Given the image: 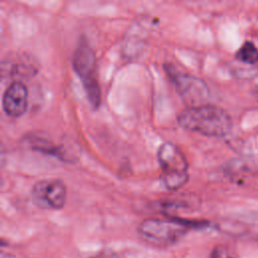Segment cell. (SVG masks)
I'll use <instances>...</instances> for the list:
<instances>
[{
    "instance_id": "12",
    "label": "cell",
    "mask_w": 258,
    "mask_h": 258,
    "mask_svg": "<svg viewBox=\"0 0 258 258\" xmlns=\"http://www.w3.org/2000/svg\"><path fill=\"white\" fill-rule=\"evenodd\" d=\"M0 258H16V257L11 254H8V253H1Z\"/></svg>"
},
{
    "instance_id": "5",
    "label": "cell",
    "mask_w": 258,
    "mask_h": 258,
    "mask_svg": "<svg viewBox=\"0 0 258 258\" xmlns=\"http://www.w3.org/2000/svg\"><path fill=\"white\" fill-rule=\"evenodd\" d=\"M165 71L177 93L188 107L205 104L209 97V88L202 79L179 72L172 64H166Z\"/></svg>"
},
{
    "instance_id": "3",
    "label": "cell",
    "mask_w": 258,
    "mask_h": 258,
    "mask_svg": "<svg viewBox=\"0 0 258 258\" xmlns=\"http://www.w3.org/2000/svg\"><path fill=\"white\" fill-rule=\"evenodd\" d=\"M73 69L82 81L91 105L98 108L101 104V88L97 78V58L94 49L87 41H80L73 54Z\"/></svg>"
},
{
    "instance_id": "2",
    "label": "cell",
    "mask_w": 258,
    "mask_h": 258,
    "mask_svg": "<svg viewBox=\"0 0 258 258\" xmlns=\"http://www.w3.org/2000/svg\"><path fill=\"white\" fill-rule=\"evenodd\" d=\"M209 225L206 221H191L180 218H148L138 227L140 237L150 245L169 247L176 244L191 229H202Z\"/></svg>"
},
{
    "instance_id": "6",
    "label": "cell",
    "mask_w": 258,
    "mask_h": 258,
    "mask_svg": "<svg viewBox=\"0 0 258 258\" xmlns=\"http://www.w3.org/2000/svg\"><path fill=\"white\" fill-rule=\"evenodd\" d=\"M31 198L37 208L59 210L66 204L67 187L58 178L40 179L33 184Z\"/></svg>"
},
{
    "instance_id": "1",
    "label": "cell",
    "mask_w": 258,
    "mask_h": 258,
    "mask_svg": "<svg viewBox=\"0 0 258 258\" xmlns=\"http://www.w3.org/2000/svg\"><path fill=\"white\" fill-rule=\"evenodd\" d=\"M176 120L181 128L209 137H224L233 126L231 117L224 109L210 104L187 107L177 115Z\"/></svg>"
},
{
    "instance_id": "11",
    "label": "cell",
    "mask_w": 258,
    "mask_h": 258,
    "mask_svg": "<svg viewBox=\"0 0 258 258\" xmlns=\"http://www.w3.org/2000/svg\"><path fill=\"white\" fill-rule=\"evenodd\" d=\"M225 256H226V253L223 250L217 248L215 250V252L213 253V257L212 258H224Z\"/></svg>"
},
{
    "instance_id": "7",
    "label": "cell",
    "mask_w": 258,
    "mask_h": 258,
    "mask_svg": "<svg viewBox=\"0 0 258 258\" xmlns=\"http://www.w3.org/2000/svg\"><path fill=\"white\" fill-rule=\"evenodd\" d=\"M28 105V90L21 81H13L6 88L2 97V108L10 117L23 115Z\"/></svg>"
},
{
    "instance_id": "10",
    "label": "cell",
    "mask_w": 258,
    "mask_h": 258,
    "mask_svg": "<svg viewBox=\"0 0 258 258\" xmlns=\"http://www.w3.org/2000/svg\"><path fill=\"white\" fill-rule=\"evenodd\" d=\"M91 258H119L118 255L112 250H102L92 256Z\"/></svg>"
},
{
    "instance_id": "9",
    "label": "cell",
    "mask_w": 258,
    "mask_h": 258,
    "mask_svg": "<svg viewBox=\"0 0 258 258\" xmlns=\"http://www.w3.org/2000/svg\"><path fill=\"white\" fill-rule=\"evenodd\" d=\"M236 57L243 62L254 64L258 62V48L252 42L246 41L236 52Z\"/></svg>"
},
{
    "instance_id": "4",
    "label": "cell",
    "mask_w": 258,
    "mask_h": 258,
    "mask_svg": "<svg viewBox=\"0 0 258 258\" xmlns=\"http://www.w3.org/2000/svg\"><path fill=\"white\" fill-rule=\"evenodd\" d=\"M157 159L162 170V180L168 189H178L187 182L188 164L176 145L171 142L162 143L157 150Z\"/></svg>"
},
{
    "instance_id": "8",
    "label": "cell",
    "mask_w": 258,
    "mask_h": 258,
    "mask_svg": "<svg viewBox=\"0 0 258 258\" xmlns=\"http://www.w3.org/2000/svg\"><path fill=\"white\" fill-rule=\"evenodd\" d=\"M29 144L34 150L55 156L62 161L73 162L74 160V157L66 150L63 145H56L46 138L38 136L29 137Z\"/></svg>"
}]
</instances>
